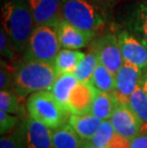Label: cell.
<instances>
[{
  "mask_svg": "<svg viewBox=\"0 0 147 148\" xmlns=\"http://www.w3.org/2000/svg\"><path fill=\"white\" fill-rule=\"evenodd\" d=\"M2 28L17 53H23L36 27L26 0H10L1 9Z\"/></svg>",
  "mask_w": 147,
  "mask_h": 148,
  "instance_id": "cell-1",
  "label": "cell"
},
{
  "mask_svg": "<svg viewBox=\"0 0 147 148\" xmlns=\"http://www.w3.org/2000/svg\"><path fill=\"white\" fill-rule=\"evenodd\" d=\"M57 75L53 63L22 60L14 72V91L23 99L36 92L50 90Z\"/></svg>",
  "mask_w": 147,
  "mask_h": 148,
  "instance_id": "cell-2",
  "label": "cell"
},
{
  "mask_svg": "<svg viewBox=\"0 0 147 148\" xmlns=\"http://www.w3.org/2000/svg\"><path fill=\"white\" fill-rule=\"evenodd\" d=\"M26 107L29 116L51 129L58 128L68 123L71 115L49 90L39 91L30 95Z\"/></svg>",
  "mask_w": 147,
  "mask_h": 148,
  "instance_id": "cell-3",
  "label": "cell"
},
{
  "mask_svg": "<svg viewBox=\"0 0 147 148\" xmlns=\"http://www.w3.org/2000/svg\"><path fill=\"white\" fill-rule=\"evenodd\" d=\"M57 31L54 27L36 26L23 51V61L53 63L60 51Z\"/></svg>",
  "mask_w": 147,
  "mask_h": 148,
  "instance_id": "cell-4",
  "label": "cell"
},
{
  "mask_svg": "<svg viewBox=\"0 0 147 148\" xmlns=\"http://www.w3.org/2000/svg\"><path fill=\"white\" fill-rule=\"evenodd\" d=\"M101 11L91 0H62V18L86 32L96 33L103 26Z\"/></svg>",
  "mask_w": 147,
  "mask_h": 148,
  "instance_id": "cell-5",
  "label": "cell"
},
{
  "mask_svg": "<svg viewBox=\"0 0 147 148\" xmlns=\"http://www.w3.org/2000/svg\"><path fill=\"white\" fill-rule=\"evenodd\" d=\"M91 48H94L98 52L99 62L113 74L117 75L124 62L118 36L114 34H103L93 40Z\"/></svg>",
  "mask_w": 147,
  "mask_h": 148,
  "instance_id": "cell-6",
  "label": "cell"
},
{
  "mask_svg": "<svg viewBox=\"0 0 147 148\" xmlns=\"http://www.w3.org/2000/svg\"><path fill=\"white\" fill-rule=\"evenodd\" d=\"M116 133L131 140L142 132L143 124L129 105L120 102L109 119Z\"/></svg>",
  "mask_w": 147,
  "mask_h": 148,
  "instance_id": "cell-7",
  "label": "cell"
},
{
  "mask_svg": "<svg viewBox=\"0 0 147 148\" xmlns=\"http://www.w3.org/2000/svg\"><path fill=\"white\" fill-rule=\"evenodd\" d=\"M36 26L55 28L62 18V0H26Z\"/></svg>",
  "mask_w": 147,
  "mask_h": 148,
  "instance_id": "cell-8",
  "label": "cell"
},
{
  "mask_svg": "<svg viewBox=\"0 0 147 148\" xmlns=\"http://www.w3.org/2000/svg\"><path fill=\"white\" fill-rule=\"evenodd\" d=\"M142 72L135 64L127 61L123 62L116 75V89L114 91L120 102L128 104L130 96L139 83Z\"/></svg>",
  "mask_w": 147,
  "mask_h": 148,
  "instance_id": "cell-9",
  "label": "cell"
},
{
  "mask_svg": "<svg viewBox=\"0 0 147 148\" xmlns=\"http://www.w3.org/2000/svg\"><path fill=\"white\" fill-rule=\"evenodd\" d=\"M61 47L66 49L79 50L92 43L96 33L86 32L72 25L64 18H61L55 28Z\"/></svg>",
  "mask_w": 147,
  "mask_h": 148,
  "instance_id": "cell-10",
  "label": "cell"
},
{
  "mask_svg": "<svg viewBox=\"0 0 147 148\" xmlns=\"http://www.w3.org/2000/svg\"><path fill=\"white\" fill-rule=\"evenodd\" d=\"M123 60L137 66L142 71L147 70V48L129 31L118 34Z\"/></svg>",
  "mask_w": 147,
  "mask_h": 148,
  "instance_id": "cell-11",
  "label": "cell"
},
{
  "mask_svg": "<svg viewBox=\"0 0 147 148\" xmlns=\"http://www.w3.org/2000/svg\"><path fill=\"white\" fill-rule=\"evenodd\" d=\"M96 89L91 83L77 82L67 100V110L70 114L81 115L90 113Z\"/></svg>",
  "mask_w": 147,
  "mask_h": 148,
  "instance_id": "cell-12",
  "label": "cell"
},
{
  "mask_svg": "<svg viewBox=\"0 0 147 148\" xmlns=\"http://www.w3.org/2000/svg\"><path fill=\"white\" fill-rule=\"evenodd\" d=\"M24 123L26 148H53V129L31 116Z\"/></svg>",
  "mask_w": 147,
  "mask_h": 148,
  "instance_id": "cell-13",
  "label": "cell"
},
{
  "mask_svg": "<svg viewBox=\"0 0 147 148\" xmlns=\"http://www.w3.org/2000/svg\"><path fill=\"white\" fill-rule=\"evenodd\" d=\"M101 122L102 119L94 116L91 113L81 115L71 114L68 119L69 125L85 141L91 140Z\"/></svg>",
  "mask_w": 147,
  "mask_h": 148,
  "instance_id": "cell-14",
  "label": "cell"
},
{
  "mask_svg": "<svg viewBox=\"0 0 147 148\" xmlns=\"http://www.w3.org/2000/svg\"><path fill=\"white\" fill-rule=\"evenodd\" d=\"M120 103L114 92H101L96 90L90 113L102 121L109 119Z\"/></svg>",
  "mask_w": 147,
  "mask_h": 148,
  "instance_id": "cell-15",
  "label": "cell"
},
{
  "mask_svg": "<svg viewBox=\"0 0 147 148\" xmlns=\"http://www.w3.org/2000/svg\"><path fill=\"white\" fill-rule=\"evenodd\" d=\"M129 32L147 48V0L134 9L127 22Z\"/></svg>",
  "mask_w": 147,
  "mask_h": 148,
  "instance_id": "cell-16",
  "label": "cell"
},
{
  "mask_svg": "<svg viewBox=\"0 0 147 148\" xmlns=\"http://www.w3.org/2000/svg\"><path fill=\"white\" fill-rule=\"evenodd\" d=\"M84 143L69 123L53 129V148H81Z\"/></svg>",
  "mask_w": 147,
  "mask_h": 148,
  "instance_id": "cell-17",
  "label": "cell"
},
{
  "mask_svg": "<svg viewBox=\"0 0 147 148\" xmlns=\"http://www.w3.org/2000/svg\"><path fill=\"white\" fill-rule=\"evenodd\" d=\"M77 82H79V80L77 79V77H75L73 73L57 74L49 91L58 100V102L67 109L66 105L69 95Z\"/></svg>",
  "mask_w": 147,
  "mask_h": 148,
  "instance_id": "cell-18",
  "label": "cell"
},
{
  "mask_svg": "<svg viewBox=\"0 0 147 148\" xmlns=\"http://www.w3.org/2000/svg\"><path fill=\"white\" fill-rule=\"evenodd\" d=\"M86 55L76 49H60L55 59L54 66L57 74L73 73L77 64Z\"/></svg>",
  "mask_w": 147,
  "mask_h": 148,
  "instance_id": "cell-19",
  "label": "cell"
},
{
  "mask_svg": "<svg viewBox=\"0 0 147 148\" xmlns=\"http://www.w3.org/2000/svg\"><path fill=\"white\" fill-rule=\"evenodd\" d=\"M98 63L99 58L98 52L94 48H90L89 53L81 59L76 69L74 70L73 74L79 82L90 83L91 78H92L94 72H95Z\"/></svg>",
  "mask_w": 147,
  "mask_h": 148,
  "instance_id": "cell-20",
  "label": "cell"
},
{
  "mask_svg": "<svg viewBox=\"0 0 147 148\" xmlns=\"http://www.w3.org/2000/svg\"><path fill=\"white\" fill-rule=\"evenodd\" d=\"M128 105L142 121V132H147V93L139 83L128 100Z\"/></svg>",
  "mask_w": 147,
  "mask_h": 148,
  "instance_id": "cell-21",
  "label": "cell"
},
{
  "mask_svg": "<svg viewBox=\"0 0 147 148\" xmlns=\"http://www.w3.org/2000/svg\"><path fill=\"white\" fill-rule=\"evenodd\" d=\"M90 83L101 92H114L116 89V75L99 62Z\"/></svg>",
  "mask_w": 147,
  "mask_h": 148,
  "instance_id": "cell-22",
  "label": "cell"
},
{
  "mask_svg": "<svg viewBox=\"0 0 147 148\" xmlns=\"http://www.w3.org/2000/svg\"><path fill=\"white\" fill-rule=\"evenodd\" d=\"M20 97L14 90H1L0 92V109L10 114H21L22 106Z\"/></svg>",
  "mask_w": 147,
  "mask_h": 148,
  "instance_id": "cell-23",
  "label": "cell"
},
{
  "mask_svg": "<svg viewBox=\"0 0 147 148\" xmlns=\"http://www.w3.org/2000/svg\"><path fill=\"white\" fill-rule=\"evenodd\" d=\"M115 134L116 131L111 121L109 119H105V121H102L101 124L99 125L98 129L96 130L89 143L96 147L105 148L109 143V141L113 138Z\"/></svg>",
  "mask_w": 147,
  "mask_h": 148,
  "instance_id": "cell-24",
  "label": "cell"
},
{
  "mask_svg": "<svg viewBox=\"0 0 147 148\" xmlns=\"http://www.w3.org/2000/svg\"><path fill=\"white\" fill-rule=\"evenodd\" d=\"M25 140V123L14 128L9 133L2 135L0 148H21Z\"/></svg>",
  "mask_w": 147,
  "mask_h": 148,
  "instance_id": "cell-25",
  "label": "cell"
},
{
  "mask_svg": "<svg viewBox=\"0 0 147 148\" xmlns=\"http://www.w3.org/2000/svg\"><path fill=\"white\" fill-rule=\"evenodd\" d=\"M0 51H1L2 56H4L7 59H10V60L15 58L17 53L2 27L1 31H0Z\"/></svg>",
  "mask_w": 147,
  "mask_h": 148,
  "instance_id": "cell-26",
  "label": "cell"
},
{
  "mask_svg": "<svg viewBox=\"0 0 147 148\" xmlns=\"http://www.w3.org/2000/svg\"><path fill=\"white\" fill-rule=\"evenodd\" d=\"M17 121V116H12L10 113L0 110V133L1 135H5L14 130L16 126Z\"/></svg>",
  "mask_w": 147,
  "mask_h": 148,
  "instance_id": "cell-27",
  "label": "cell"
},
{
  "mask_svg": "<svg viewBox=\"0 0 147 148\" xmlns=\"http://www.w3.org/2000/svg\"><path fill=\"white\" fill-rule=\"evenodd\" d=\"M0 88L1 90H14V73L3 60L0 69Z\"/></svg>",
  "mask_w": 147,
  "mask_h": 148,
  "instance_id": "cell-28",
  "label": "cell"
},
{
  "mask_svg": "<svg viewBox=\"0 0 147 148\" xmlns=\"http://www.w3.org/2000/svg\"><path fill=\"white\" fill-rule=\"evenodd\" d=\"M105 148H131L130 147V140H127L118 133L114 135L113 138L109 141L107 146Z\"/></svg>",
  "mask_w": 147,
  "mask_h": 148,
  "instance_id": "cell-29",
  "label": "cell"
},
{
  "mask_svg": "<svg viewBox=\"0 0 147 148\" xmlns=\"http://www.w3.org/2000/svg\"><path fill=\"white\" fill-rule=\"evenodd\" d=\"M131 148H147V132H142L130 140Z\"/></svg>",
  "mask_w": 147,
  "mask_h": 148,
  "instance_id": "cell-30",
  "label": "cell"
},
{
  "mask_svg": "<svg viewBox=\"0 0 147 148\" xmlns=\"http://www.w3.org/2000/svg\"><path fill=\"white\" fill-rule=\"evenodd\" d=\"M95 3L96 5H98L101 10H106V9H111L112 6L114 5L115 0H91Z\"/></svg>",
  "mask_w": 147,
  "mask_h": 148,
  "instance_id": "cell-31",
  "label": "cell"
},
{
  "mask_svg": "<svg viewBox=\"0 0 147 148\" xmlns=\"http://www.w3.org/2000/svg\"><path fill=\"white\" fill-rule=\"evenodd\" d=\"M139 83L142 86L143 89H144L145 92L147 93V70L142 72V77H140Z\"/></svg>",
  "mask_w": 147,
  "mask_h": 148,
  "instance_id": "cell-32",
  "label": "cell"
},
{
  "mask_svg": "<svg viewBox=\"0 0 147 148\" xmlns=\"http://www.w3.org/2000/svg\"><path fill=\"white\" fill-rule=\"evenodd\" d=\"M81 148H99V147H96L95 145H93L92 143H90L89 141H85L83 144V146L81 147Z\"/></svg>",
  "mask_w": 147,
  "mask_h": 148,
  "instance_id": "cell-33",
  "label": "cell"
}]
</instances>
